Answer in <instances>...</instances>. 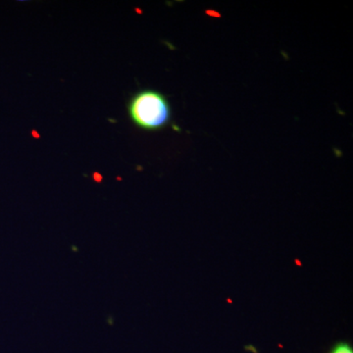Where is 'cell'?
Here are the masks:
<instances>
[{
	"label": "cell",
	"mask_w": 353,
	"mask_h": 353,
	"mask_svg": "<svg viewBox=\"0 0 353 353\" xmlns=\"http://www.w3.org/2000/svg\"><path fill=\"white\" fill-rule=\"evenodd\" d=\"M128 110L134 124L145 131H159L170 123V104L157 90H143L134 94Z\"/></svg>",
	"instance_id": "cell-1"
},
{
	"label": "cell",
	"mask_w": 353,
	"mask_h": 353,
	"mask_svg": "<svg viewBox=\"0 0 353 353\" xmlns=\"http://www.w3.org/2000/svg\"><path fill=\"white\" fill-rule=\"evenodd\" d=\"M330 353H353L352 347L347 343H339Z\"/></svg>",
	"instance_id": "cell-2"
}]
</instances>
